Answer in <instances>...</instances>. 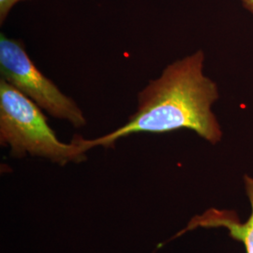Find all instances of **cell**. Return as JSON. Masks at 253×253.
Segmentation results:
<instances>
[{
    "label": "cell",
    "mask_w": 253,
    "mask_h": 253,
    "mask_svg": "<svg viewBox=\"0 0 253 253\" xmlns=\"http://www.w3.org/2000/svg\"><path fill=\"white\" fill-rule=\"evenodd\" d=\"M202 50L169 64L138 93L137 110L126 124L95 139L79 136L88 151L96 146L114 147L117 141L135 133H167L188 128L212 145L222 130L212 105L218 99L217 84L204 74Z\"/></svg>",
    "instance_id": "cell-1"
},
{
    "label": "cell",
    "mask_w": 253,
    "mask_h": 253,
    "mask_svg": "<svg viewBox=\"0 0 253 253\" xmlns=\"http://www.w3.org/2000/svg\"><path fill=\"white\" fill-rule=\"evenodd\" d=\"M0 143L10 155L44 158L66 165L86 160V150L78 135L61 142L47 123L42 109L3 79L0 81Z\"/></svg>",
    "instance_id": "cell-2"
},
{
    "label": "cell",
    "mask_w": 253,
    "mask_h": 253,
    "mask_svg": "<svg viewBox=\"0 0 253 253\" xmlns=\"http://www.w3.org/2000/svg\"><path fill=\"white\" fill-rule=\"evenodd\" d=\"M2 79L27 96L51 117L70 122L75 127L86 125L76 102L44 76L30 59L23 42L0 35Z\"/></svg>",
    "instance_id": "cell-3"
},
{
    "label": "cell",
    "mask_w": 253,
    "mask_h": 253,
    "mask_svg": "<svg viewBox=\"0 0 253 253\" xmlns=\"http://www.w3.org/2000/svg\"><path fill=\"white\" fill-rule=\"evenodd\" d=\"M244 182L246 191L252 206L251 217L245 223L240 222L233 212L212 208L206 211L203 215L193 217L179 235L198 227H223L228 230L229 235L234 239L243 243L246 253H253V177L245 175Z\"/></svg>",
    "instance_id": "cell-4"
},
{
    "label": "cell",
    "mask_w": 253,
    "mask_h": 253,
    "mask_svg": "<svg viewBox=\"0 0 253 253\" xmlns=\"http://www.w3.org/2000/svg\"><path fill=\"white\" fill-rule=\"evenodd\" d=\"M20 1H24V0H0V22H1V24H3V22L6 20L10 9H12V7Z\"/></svg>",
    "instance_id": "cell-5"
},
{
    "label": "cell",
    "mask_w": 253,
    "mask_h": 253,
    "mask_svg": "<svg viewBox=\"0 0 253 253\" xmlns=\"http://www.w3.org/2000/svg\"><path fill=\"white\" fill-rule=\"evenodd\" d=\"M246 9L253 13V0H241Z\"/></svg>",
    "instance_id": "cell-6"
}]
</instances>
